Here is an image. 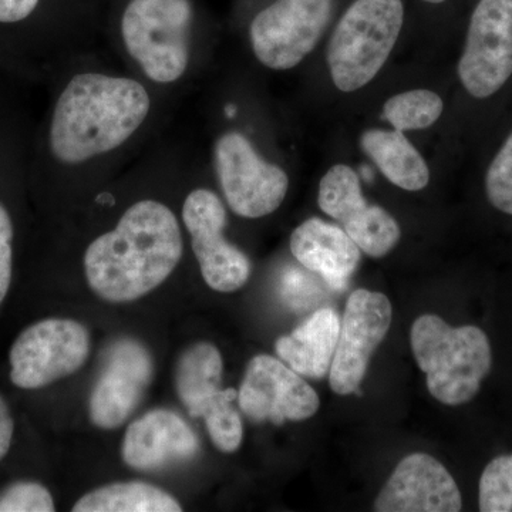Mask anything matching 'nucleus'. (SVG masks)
<instances>
[{
	"mask_svg": "<svg viewBox=\"0 0 512 512\" xmlns=\"http://www.w3.org/2000/svg\"><path fill=\"white\" fill-rule=\"evenodd\" d=\"M63 64L49 79L45 113L30 128L28 180L47 183L119 165L158 117V94L133 73Z\"/></svg>",
	"mask_w": 512,
	"mask_h": 512,
	"instance_id": "obj_1",
	"label": "nucleus"
},
{
	"mask_svg": "<svg viewBox=\"0 0 512 512\" xmlns=\"http://www.w3.org/2000/svg\"><path fill=\"white\" fill-rule=\"evenodd\" d=\"M183 255V231L175 212L163 201L143 198L87 245L84 274L104 301L134 302L164 284Z\"/></svg>",
	"mask_w": 512,
	"mask_h": 512,
	"instance_id": "obj_2",
	"label": "nucleus"
},
{
	"mask_svg": "<svg viewBox=\"0 0 512 512\" xmlns=\"http://www.w3.org/2000/svg\"><path fill=\"white\" fill-rule=\"evenodd\" d=\"M195 10L191 0H130L119 22V49L133 74L157 93L194 80Z\"/></svg>",
	"mask_w": 512,
	"mask_h": 512,
	"instance_id": "obj_3",
	"label": "nucleus"
},
{
	"mask_svg": "<svg viewBox=\"0 0 512 512\" xmlns=\"http://www.w3.org/2000/svg\"><path fill=\"white\" fill-rule=\"evenodd\" d=\"M410 342L431 396L447 406L473 400L493 365L490 340L477 326L451 328L440 316L421 315Z\"/></svg>",
	"mask_w": 512,
	"mask_h": 512,
	"instance_id": "obj_4",
	"label": "nucleus"
},
{
	"mask_svg": "<svg viewBox=\"0 0 512 512\" xmlns=\"http://www.w3.org/2000/svg\"><path fill=\"white\" fill-rule=\"evenodd\" d=\"M404 22L402 0H355L330 37V77L352 93L375 79L389 59Z\"/></svg>",
	"mask_w": 512,
	"mask_h": 512,
	"instance_id": "obj_5",
	"label": "nucleus"
},
{
	"mask_svg": "<svg viewBox=\"0 0 512 512\" xmlns=\"http://www.w3.org/2000/svg\"><path fill=\"white\" fill-rule=\"evenodd\" d=\"M212 165L232 212L258 220L278 210L289 190L284 168L259 153L249 137L227 130L212 141Z\"/></svg>",
	"mask_w": 512,
	"mask_h": 512,
	"instance_id": "obj_6",
	"label": "nucleus"
},
{
	"mask_svg": "<svg viewBox=\"0 0 512 512\" xmlns=\"http://www.w3.org/2000/svg\"><path fill=\"white\" fill-rule=\"evenodd\" d=\"M92 339L83 323L49 318L33 323L9 353L10 380L23 390H37L72 376L89 359Z\"/></svg>",
	"mask_w": 512,
	"mask_h": 512,
	"instance_id": "obj_7",
	"label": "nucleus"
},
{
	"mask_svg": "<svg viewBox=\"0 0 512 512\" xmlns=\"http://www.w3.org/2000/svg\"><path fill=\"white\" fill-rule=\"evenodd\" d=\"M333 0H275L252 19L249 42L262 66L286 72L306 59L328 28Z\"/></svg>",
	"mask_w": 512,
	"mask_h": 512,
	"instance_id": "obj_8",
	"label": "nucleus"
},
{
	"mask_svg": "<svg viewBox=\"0 0 512 512\" xmlns=\"http://www.w3.org/2000/svg\"><path fill=\"white\" fill-rule=\"evenodd\" d=\"M181 221L190 235L191 249L205 284L222 293L238 291L247 284L252 264L241 249L225 238L227 208L217 192L207 187L192 188L184 198Z\"/></svg>",
	"mask_w": 512,
	"mask_h": 512,
	"instance_id": "obj_9",
	"label": "nucleus"
},
{
	"mask_svg": "<svg viewBox=\"0 0 512 512\" xmlns=\"http://www.w3.org/2000/svg\"><path fill=\"white\" fill-rule=\"evenodd\" d=\"M512 76V0H480L458 63L464 89L476 99L497 93Z\"/></svg>",
	"mask_w": 512,
	"mask_h": 512,
	"instance_id": "obj_10",
	"label": "nucleus"
},
{
	"mask_svg": "<svg viewBox=\"0 0 512 512\" xmlns=\"http://www.w3.org/2000/svg\"><path fill=\"white\" fill-rule=\"evenodd\" d=\"M156 365L144 343L116 339L104 353L103 369L89 399V416L103 430L119 429L146 397Z\"/></svg>",
	"mask_w": 512,
	"mask_h": 512,
	"instance_id": "obj_11",
	"label": "nucleus"
},
{
	"mask_svg": "<svg viewBox=\"0 0 512 512\" xmlns=\"http://www.w3.org/2000/svg\"><path fill=\"white\" fill-rule=\"evenodd\" d=\"M392 303L380 292L356 289L340 320L339 340L329 370L330 389L339 396L359 394L373 353L392 325Z\"/></svg>",
	"mask_w": 512,
	"mask_h": 512,
	"instance_id": "obj_12",
	"label": "nucleus"
},
{
	"mask_svg": "<svg viewBox=\"0 0 512 512\" xmlns=\"http://www.w3.org/2000/svg\"><path fill=\"white\" fill-rule=\"evenodd\" d=\"M238 406L254 423L282 426L286 421L311 419L319 410L315 389L291 367L268 355L248 363L238 390Z\"/></svg>",
	"mask_w": 512,
	"mask_h": 512,
	"instance_id": "obj_13",
	"label": "nucleus"
},
{
	"mask_svg": "<svg viewBox=\"0 0 512 512\" xmlns=\"http://www.w3.org/2000/svg\"><path fill=\"white\" fill-rule=\"evenodd\" d=\"M318 204L320 210L342 224L360 251L372 258H383L399 244V224L384 208L366 201L359 177L349 165H333L323 175Z\"/></svg>",
	"mask_w": 512,
	"mask_h": 512,
	"instance_id": "obj_14",
	"label": "nucleus"
},
{
	"mask_svg": "<svg viewBox=\"0 0 512 512\" xmlns=\"http://www.w3.org/2000/svg\"><path fill=\"white\" fill-rule=\"evenodd\" d=\"M43 3L45 0H0V60L16 79L47 80L70 62L39 23Z\"/></svg>",
	"mask_w": 512,
	"mask_h": 512,
	"instance_id": "obj_15",
	"label": "nucleus"
},
{
	"mask_svg": "<svg viewBox=\"0 0 512 512\" xmlns=\"http://www.w3.org/2000/svg\"><path fill=\"white\" fill-rule=\"evenodd\" d=\"M458 485L447 468L426 453L404 457L377 495V512H458Z\"/></svg>",
	"mask_w": 512,
	"mask_h": 512,
	"instance_id": "obj_16",
	"label": "nucleus"
},
{
	"mask_svg": "<svg viewBox=\"0 0 512 512\" xmlns=\"http://www.w3.org/2000/svg\"><path fill=\"white\" fill-rule=\"evenodd\" d=\"M200 439L180 414L154 409L128 426L121 457L137 471H160L194 460Z\"/></svg>",
	"mask_w": 512,
	"mask_h": 512,
	"instance_id": "obj_17",
	"label": "nucleus"
},
{
	"mask_svg": "<svg viewBox=\"0 0 512 512\" xmlns=\"http://www.w3.org/2000/svg\"><path fill=\"white\" fill-rule=\"evenodd\" d=\"M291 252L303 268L320 276L335 291L348 286L362 256L345 229L319 218L302 222L292 232Z\"/></svg>",
	"mask_w": 512,
	"mask_h": 512,
	"instance_id": "obj_18",
	"label": "nucleus"
},
{
	"mask_svg": "<svg viewBox=\"0 0 512 512\" xmlns=\"http://www.w3.org/2000/svg\"><path fill=\"white\" fill-rule=\"evenodd\" d=\"M340 318L330 308L312 313L291 335L276 340V355L298 375L308 379H323L328 375L336 346Z\"/></svg>",
	"mask_w": 512,
	"mask_h": 512,
	"instance_id": "obj_19",
	"label": "nucleus"
},
{
	"mask_svg": "<svg viewBox=\"0 0 512 512\" xmlns=\"http://www.w3.org/2000/svg\"><path fill=\"white\" fill-rule=\"evenodd\" d=\"M224 360L217 346L198 342L181 353L175 366V390L188 414L204 417L222 390Z\"/></svg>",
	"mask_w": 512,
	"mask_h": 512,
	"instance_id": "obj_20",
	"label": "nucleus"
},
{
	"mask_svg": "<svg viewBox=\"0 0 512 512\" xmlns=\"http://www.w3.org/2000/svg\"><path fill=\"white\" fill-rule=\"evenodd\" d=\"M360 146L396 187L420 191L429 185V167L403 131L367 130L360 138Z\"/></svg>",
	"mask_w": 512,
	"mask_h": 512,
	"instance_id": "obj_21",
	"label": "nucleus"
},
{
	"mask_svg": "<svg viewBox=\"0 0 512 512\" xmlns=\"http://www.w3.org/2000/svg\"><path fill=\"white\" fill-rule=\"evenodd\" d=\"M74 512H180L183 507L173 495L156 485L130 481L96 488L83 495Z\"/></svg>",
	"mask_w": 512,
	"mask_h": 512,
	"instance_id": "obj_22",
	"label": "nucleus"
},
{
	"mask_svg": "<svg viewBox=\"0 0 512 512\" xmlns=\"http://www.w3.org/2000/svg\"><path fill=\"white\" fill-rule=\"evenodd\" d=\"M444 103L439 94L430 90H412L387 100L383 107V119L394 130L413 131L429 128L443 114Z\"/></svg>",
	"mask_w": 512,
	"mask_h": 512,
	"instance_id": "obj_23",
	"label": "nucleus"
},
{
	"mask_svg": "<svg viewBox=\"0 0 512 512\" xmlns=\"http://www.w3.org/2000/svg\"><path fill=\"white\" fill-rule=\"evenodd\" d=\"M235 400H238V390L222 389L202 417L207 424L212 444L221 453H235L241 447L244 437V426L238 410L235 409Z\"/></svg>",
	"mask_w": 512,
	"mask_h": 512,
	"instance_id": "obj_24",
	"label": "nucleus"
},
{
	"mask_svg": "<svg viewBox=\"0 0 512 512\" xmlns=\"http://www.w3.org/2000/svg\"><path fill=\"white\" fill-rule=\"evenodd\" d=\"M478 507L481 512H512V454L495 457L484 468Z\"/></svg>",
	"mask_w": 512,
	"mask_h": 512,
	"instance_id": "obj_25",
	"label": "nucleus"
},
{
	"mask_svg": "<svg viewBox=\"0 0 512 512\" xmlns=\"http://www.w3.org/2000/svg\"><path fill=\"white\" fill-rule=\"evenodd\" d=\"M485 191L494 208L512 215V133L488 168Z\"/></svg>",
	"mask_w": 512,
	"mask_h": 512,
	"instance_id": "obj_26",
	"label": "nucleus"
},
{
	"mask_svg": "<svg viewBox=\"0 0 512 512\" xmlns=\"http://www.w3.org/2000/svg\"><path fill=\"white\" fill-rule=\"evenodd\" d=\"M55 501L45 485L20 481L0 493V512H53Z\"/></svg>",
	"mask_w": 512,
	"mask_h": 512,
	"instance_id": "obj_27",
	"label": "nucleus"
},
{
	"mask_svg": "<svg viewBox=\"0 0 512 512\" xmlns=\"http://www.w3.org/2000/svg\"><path fill=\"white\" fill-rule=\"evenodd\" d=\"M281 289L285 301L295 309L308 308L319 295L318 285L299 271L286 272Z\"/></svg>",
	"mask_w": 512,
	"mask_h": 512,
	"instance_id": "obj_28",
	"label": "nucleus"
},
{
	"mask_svg": "<svg viewBox=\"0 0 512 512\" xmlns=\"http://www.w3.org/2000/svg\"><path fill=\"white\" fill-rule=\"evenodd\" d=\"M13 431H15V423H13L12 414H10L8 403L0 394V460L9 453Z\"/></svg>",
	"mask_w": 512,
	"mask_h": 512,
	"instance_id": "obj_29",
	"label": "nucleus"
},
{
	"mask_svg": "<svg viewBox=\"0 0 512 512\" xmlns=\"http://www.w3.org/2000/svg\"><path fill=\"white\" fill-rule=\"evenodd\" d=\"M9 77H16L15 74L10 72L6 64L0 60V111L5 110L9 106L8 97L5 93V83Z\"/></svg>",
	"mask_w": 512,
	"mask_h": 512,
	"instance_id": "obj_30",
	"label": "nucleus"
},
{
	"mask_svg": "<svg viewBox=\"0 0 512 512\" xmlns=\"http://www.w3.org/2000/svg\"><path fill=\"white\" fill-rule=\"evenodd\" d=\"M423 2H427V3H443V2H446V0H423Z\"/></svg>",
	"mask_w": 512,
	"mask_h": 512,
	"instance_id": "obj_31",
	"label": "nucleus"
}]
</instances>
